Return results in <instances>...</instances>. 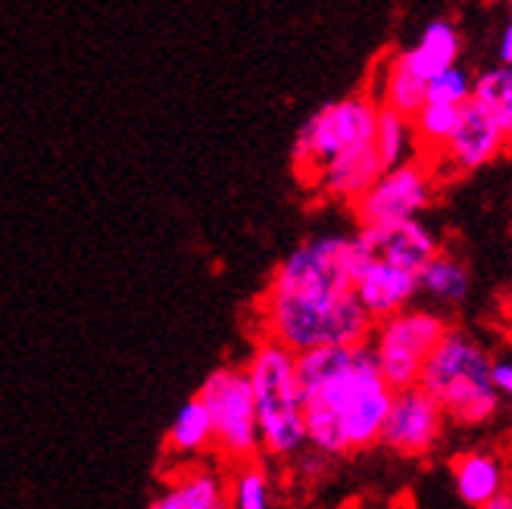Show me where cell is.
Wrapping results in <instances>:
<instances>
[{
  "label": "cell",
  "instance_id": "cell-25",
  "mask_svg": "<svg viewBox=\"0 0 512 509\" xmlns=\"http://www.w3.org/2000/svg\"><path fill=\"white\" fill-rule=\"evenodd\" d=\"M491 378L497 394L512 400V363H491Z\"/></svg>",
  "mask_w": 512,
  "mask_h": 509
},
{
  "label": "cell",
  "instance_id": "cell-9",
  "mask_svg": "<svg viewBox=\"0 0 512 509\" xmlns=\"http://www.w3.org/2000/svg\"><path fill=\"white\" fill-rule=\"evenodd\" d=\"M447 413L425 388H400L394 391L388 419L381 425L378 444L391 447L400 456H425L444 435Z\"/></svg>",
  "mask_w": 512,
  "mask_h": 509
},
{
  "label": "cell",
  "instance_id": "cell-19",
  "mask_svg": "<svg viewBox=\"0 0 512 509\" xmlns=\"http://www.w3.org/2000/svg\"><path fill=\"white\" fill-rule=\"evenodd\" d=\"M375 150H378V160H381L384 169L413 160V154H416V135H413V122H409V116H403V113H397L391 107H378Z\"/></svg>",
  "mask_w": 512,
  "mask_h": 509
},
{
  "label": "cell",
  "instance_id": "cell-3",
  "mask_svg": "<svg viewBox=\"0 0 512 509\" xmlns=\"http://www.w3.org/2000/svg\"><path fill=\"white\" fill-rule=\"evenodd\" d=\"M419 388L438 400L447 419L459 425L488 422L500 406L491 378V356L463 328H447L438 347L428 353Z\"/></svg>",
  "mask_w": 512,
  "mask_h": 509
},
{
  "label": "cell",
  "instance_id": "cell-6",
  "mask_svg": "<svg viewBox=\"0 0 512 509\" xmlns=\"http://www.w3.org/2000/svg\"><path fill=\"white\" fill-rule=\"evenodd\" d=\"M197 397L213 422V447L228 463H244L263 456L260 422H256L253 388L244 366H222L210 372Z\"/></svg>",
  "mask_w": 512,
  "mask_h": 509
},
{
  "label": "cell",
  "instance_id": "cell-27",
  "mask_svg": "<svg viewBox=\"0 0 512 509\" xmlns=\"http://www.w3.org/2000/svg\"><path fill=\"white\" fill-rule=\"evenodd\" d=\"M484 509H512V491H497L494 497H491V503L484 506Z\"/></svg>",
  "mask_w": 512,
  "mask_h": 509
},
{
  "label": "cell",
  "instance_id": "cell-17",
  "mask_svg": "<svg viewBox=\"0 0 512 509\" xmlns=\"http://www.w3.org/2000/svg\"><path fill=\"white\" fill-rule=\"evenodd\" d=\"M166 447L172 456H200L203 450L213 447V422L197 394L175 413L166 435Z\"/></svg>",
  "mask_w": 512,
  "mask_h": 509
},
{
  "label": "cell",
  "instance_id": "cell-23",
  "mask_svg": "<svg viewBox=\"0 0 512 509\" xmlns=\"http://www.w3.org/2000/svg\"><path fill=\"white\" fill-rule=\"evenodd\" d=\"M228 506L238 509H266L272 506V475L256 460L235 463V472L228 478Z\"/></svg>",
  "mask_w": 512,
  "mask_h": 509
},
{
  "label": "cell",
  "instance_id": "cell-22",
  "mask_svg": "<svg viewBox=\"0 0 512 509\" xmlns=\"http://www.w3.org/2000/svg\"><path fill=\"white\" fill-rule=\"evenodd\" d=\"M419 291L438 297L444 303H463L469 294V272L459 260L444 257V253H434V257L419 269Z\"/></svg>",
  "mask_w": 512,
  "mask_h": 509
},
{
  "label": "cell",
  "instance_id": "cell-7",
  "mask_svg": "<svg viewBox=\"0 0 512 509\" xmlns=\"http://www.w3.org/2000/svg\"><path fill=\"white\" fill-rule=\"evenodd\" d=\"M447 328L450 325L438 313L406 310V307L378 319L372 325L369 344L375 350V360H378L384 381H388L394 391L419 385L428 353L438 347Z\"/></svg>",
  "mask_w": 512,
  "mask_h": 509
},
{
  "label": "cell",
  "instance_id": "cell-26",
  "mask_svg": "<svg viewBox=\"0 0 512 509\" xmlns=\"http://www.w3.org/2000/svg\"><path fill=\"white\" fill-rule=\"evenodd\" d=\"M497 57L503 66H512V19L506 22V29L500 35V44H497Z\"/></svg>",
  "mask_w": 512,
  "mask_h": 509
},
{
  "label": "cell",
  "instance_id": "cell-29",
  "mask_svg": "<svg viewBox=\"0 0 512 509\" xmlns=\"http://www.w3.org/2000/svg\"><path fill=\"white\" fill-rule=\"evenodd\" d=\"M509 144H512V138H509Z\"/></svg>",
  "mask_w": 512,
  "mask_h": 509
},
{
  "label": "cell",
  "instance_id": "cell-12",
  "mask_svg": "<svg viewBox=\"0 0 512 509\" xmlns=\"http://www.w3.org/2000/svg\"><path fill=\"white\" fill-rule=\"evenodd\" d=\"M360 241L369 250V257L388 260L394 266L419 272L434 253H441L438 238H434L422 219H403L388 225L360 228Z\"/></svg>",
  "mask_w": 512,
  "mask_h": 509
},
{
  "label": "cell",
  "instance_id": "cell-13",
  "mask_svg": "<svg viewBox=\"0 0 512 509\" xmlns=\"http://www.w3.org/2000/svg\"><path fill=\"white\" fill-rule=\"evenodd\" d=\"M384 172L381 160H378V150H375V138L369 144H360L341 154L338 160H331L319 175H316V188L328 197H338V200H347L353 203L360 197L375 178Z\"/></svg>",
  "mask_w": 512,
  "mask_h": 509
},
{
  "label": "cell",
  "instance_id": "cell-8",
  "mask_svg": "<svg viewBox=\"0 0 512 509\" xmlns=\"http://www.w3.org/2000/svg\"><path fill=\"white\" fill-rule=\"evenodd\" d=\"M434 200V169L422 160H406L400 166L384 169L375 182L353 200L360 228L388 225L403 219H419Z\"/></svg>",
  "mask_w": 512,
  "mask_h": 509
},
{
  "label": "cell",
  "instance_id": "cell-1",
  "mask_svg": "<svg viewBox=\"0 0 512 509\" xmlns=\"http://www.w3.org/2000/svg\"><path fill=\"white\" fill-rule=\"evenodd\" d=\"M263 335L294 353L369 341L375 319L353 291V241L310 238L272 272L260 300Z\"/></svg>",
  "mask_w": 512,
  "mask_h": 509
},
{
  "label": "cell",
  "instance_id": "cell-5",
  "mask_svg": "<svg viewBox=\"0 0 512 509\" xmlns=\"http://www.w3.org/2000/svg\"><path fill=\"white\" fill-rule=\"evenodd\" d=\"M375 119H378V100L369 94L344 97L316 110L300 125L291 150L294 172L300 175V182L313 185L316 175L331 160H338L341 154L360 144H369L375 138Z\"/></svg>",
  "mask_w": 512,
  "mask_h": 509
},
{
  "label": "cell",
  "instance_id": "cell-24",
  "mask_svg": "<svg viewBox=\"0 0 512 509\" xmlns=\"http://www.w3.org/2000/svg\"><path fill=\"white\" fill-rule=\"evenodd\" d=\"M472 75L469 69H463L459 63L441 69L438 75H431L425 82V100H438V104H456L463 107L466 100L472 97Z\"/></svg>",
  "mask_w": 512,
  "mask_h": 509
},
{
  "label": "cell",
  "instance_id": "cell-18",
  "mask_svg": "<svg viewBox=\"0 0 512 509\" xmlns=\"http://www.w3.org/2000/svg\"><path fill=\"white\" fill-rule=\"evenodd\" d=\"M378 82H381V94L375 97L378 107H391V110L413 119V113L425 104V82L400 60V54L394 60H388Z\"/></svg>",
  "mask_w": 512,
  "mask_h": 509
},
{
  "label": "cell",
  "instance_id": "cell-14",
  "mask_svg": "<svg viewBox=\"0 0 512 509\" xmlns=\"http://www.w3.org/2000/svg\"><path fill=\"white\" fill-rule=\"evenodd\" d=\"M459 50H463V41H459V32L450 19H431L419 41L403 50L400 60L413 69L422 82H428L431 75H438L441 69L453 66L459 60Z\"/></svg>",
  "mask_w": 512,
  "mask_h": 509
},
{
  "label": "cell",
  "instance_id": "cell-16",
  "mask_svg": "<svg viewBox=\"0 0 512 509\" xmlns=\"http://www.w3.org/2000/svg\"><path fill=\"white\" fill-rule=\"evenodd\" d=\"M456 494L469 506H488L497 491L506 488V472L491 453H466L453 466Z\"/></svg>",
  "mask_w": 512,
  "mask_h": 509
},
{
  "label": "cell",
  "instance_id": "cell-15",
  "mask_svg": "<svg viewBox=\"0 0 512 509\" xmlns=\"http://www.w3.org/2000/svg\"><path fill=\"white\" fill-rule=\"evenodd\" d=\"M153 509H222L228 506V481L210 469H191L153 497Z\"/></svg>",
  "mask_w": 512,
  "mask_h": 509
},
{
  "label": "cell",
  "instance_id": "cell-4",
  "mask_svg": "<svg viewBox=\"0 0 512 509\" xmlns=\"http://www.w3.org/2000/svg\"><path fill=\"white\" fill-rule=\"evenodd\" d=\"M256 422H260L263 453L272 460H294L306 447L303 391L297 378V353L278 341L263 338L247 360Z\"/></svg>",
  "mask_w": 512,
  "mask_h": 509
},
{
  "label": "cell",
  "instance_id": "cell-10",
  "mask_svg": "<svg viewBox=\"0 0 512 509\" xmlns=\"http://www.w3.org/2000/svg\"><path fill=\"white\" fill-rule=\"evenodd\" d=\"M509 147V135L491 119V113L469 97L463 107H459V122L453 135L447 138L441 157L444 166L453 172H475L491 166L503 150Z\"/></svg>",
  "mask_w": 512,
  "mask_h": 509
},
{
  "label": "cell",
  "instance_id": "cell-28",
  "mask_svg": "<svg viewBox=\"0 0 512 509\" xmlns=\"http://www.w3.org/2000/svg\"><path fill=\"white\" fill-rule=\"evenodd\" d=\"M506 7H509V16H512V0H506Z\"/></svg>",
  "mask_w": 512,
  "mask_h": 509
},
{
  "label": "cell",
  "instance_id": "cell-21",
  "mask_svg": "<svg viewBox=\"0 0 512 509\" xmlns=\"http://www.w3.org/2000/svg\"><path fill=\"white\" fill-rule=\"evenodd\" d=\"M409 122H413L416 150H422L425 160L431 163V157L441 154L447 138L453 135L456 122H459V107L456 104H438V100H425Z\"/></svg>",
  "mask_w": 512,
  "mask_h": 509
},
{
  "label": "cell",
  "instance_id": "cell-11",
  "mask_svg": "<svg viewBox=\"0 0 512 509\" xmlns=\"http://www.w3.org/2000/svg\"><path fill=\"white\" fill-rule=\"evenodd\" d=\"M353 291L366 307V313L378 322L413 303V297L419 294V272L378 257H366L360 272L353 275Z\"/></svg>",
  "mask_w": 512,
  "mask_h": 509
},
{
  "label": "cell",
  "instance_id": "cell-2",
  "mask_svg": "<svg viewBox=\"0 0 512 509\" xmlns=\"http://www.w3.org/2000/svg\"><path fill=\"white\" fill-rule=\"evenodd\" d=\"M306 444L344 456L378 444L394 388L384 381L369 341L328 344L297 353Z\"/></svg>",
  "mask_w": 512,
  "mask_h": 509
},
{
  "label": "cell",
  "instance_id": "cell-20",
  "mask_svg": "<svg viewBox=\"0 0 512 509\" xmlns=\"http://www.w3.org/2000/svg\"><path fill=\"white\" fill-rule=\"evenodd\" d=\"M472 100L491 113V119L512 138V66H491L472 82Z\"/></svg>",
  "mask_w": 512,
  "mask_h": 509
}]
</instances>
